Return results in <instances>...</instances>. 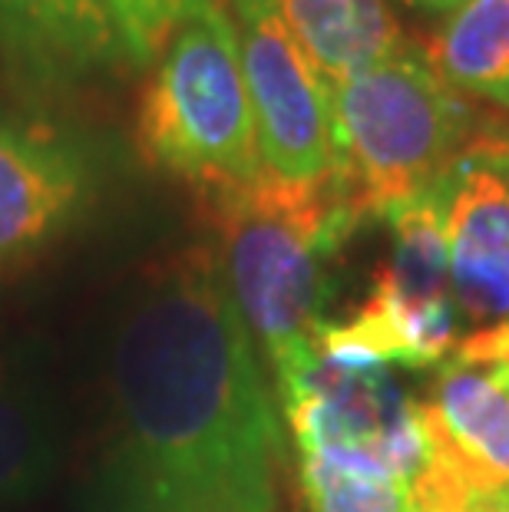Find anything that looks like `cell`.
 Instances as JSON below:
<instances>
[{
    "label": "cell",
    "instance_id": "obj_1",
    "mask_svg": "<svg viewBox=\"0 0 509 512\" xmlns=\"http://www.w3.org/2000/svg\"><path fill=\"white\" fill-rule=\"evenodd\" d=\"M110 387V512H275V407L209 242L123 311Z\"/></svg>",
    "mask_w": 509,
    "mask_h": 512
},
{
    "label": "cell",
    "instance_id": "obj_2",
    "mask_svg": "<svg viewBox=\"0 0 509 512\" xmlns=\"http://www.w3.org/2000/svg\"><path fill=\"white\" fill-rule=\"evenodd\" d=\"M212 242L232 298L288 397L321 361L324 265L361 225L364 212L334 179L291 185L265 176L242 189L205 195Z\"/></svg>",
    "mask_w": 509,
    "mask_h": 512
},
{
    "label": "cell",
    "instance_id": "obj_3",
    "mask_svg": "<svg viewBox=\"0 0 509 512\" xmlns=\"http://www.w3.org/2000/svg\"><path fill=\"white\" fill-rule=\"evenodd\" d=\"M334 185L364 215L437 189L480 149V123L433 73L424 47L400 43L384 60L328 86Z\"/></svg>",
    "mask_w": 509,
    "mask_h": 512
},
{
    "label": "cell",
    "instance_id": "obj_4",
    "mask_svg": "<svg viewBox=\"0 0 509 512\" xmlns=\"http://www.w3.org/2000/svg\"><path fill=\"white\" fill-rule=\"evenodd\" d=\"M136 146L149 166L202 195L265 176L235 34L219 0L186 20L156 57L139 96Z\"/></svg>",
    "mask_w": 509,
    "mask_h": 512
},
{
    "label": "cell",
    "instance_id": "obj_5",
    "mask_svg": "<svg viewBox=\"0 0 509 512\" xmlns=\"http://www.w3.org/2000/svg\"><path fill=\"white\" fill-rule=\"evenodd\" d=\"M391 261L348 324L324 328L321 354L341 367H440L457 347V298L450 285L440 192L430 189L384 212Z\"/></svg>",
    "mask_w": 509,
    "mask_h": 512
},
{
    "label": "cell",
    "instance_id": "obj_6",
    "mask_svg": "<svg viewBox=\"0 0 509 512\" xmlns=\"http://www.w3.org/2000/svg\"><path fill=\"white\" fill-rule=\"evenodd\" d=\"M235 34L268 176L321 185L334 172L331 100L278 0H219Z\"/></svg>",
    "mask_w": 509,
    "mask_h": 512
},
{
    "label": "cell",
    "instance_id": "obj_7",
    "mask_svg": "<svg viewBox=\"0 0 509 512\" xmlns=\"http://www.w3.org/2000/svg\"><path fill=\"white\" fill-rule=\"evenodd\" d=\"M430 466L463 496L509 489V331L463 334L417 403Z\"/></svg>",
    "mask_w": 509,
    "mask_h": 512
},
{
    "label": "cell",
    "instance_id": "obj_8",
    "mask_svg": "<svg viewBox=\"0 0 509 512\" xmlns=\"http://www.w3.org/2000/svg\"><path fill=\"white\" fill-rule=\"evenodd\" d=\"M467 334L509 331V149H473L437 185Z\"/></svg>",
    "mask_w": 509,
    "mask_h": 512
},
{
    "label": "cell",
    "instance_id": "obj_9",
    "mask_svg": "<svg viewBox=\"0 0 509 512\" xmlns=\"http://www.w3.org/2000/svg\"><path fill=\"white\" fill-rule=\"evenodd\" d=\"M0 53L30 90H70L139 67L106 0H0Z\"/></svg>",
    "mask_w": 509,
    "mask_h": 512
},
{
    "label": "cell",
    "instance_id": "obj_10",
    "mask_svg": "<svg viewBox=\"0 0 509 512\" xmlns=\"http://www.w3.org/2000/svg\"><path fill=\"white\" fill-rule=\"evenodd\" d=\"M96 192L90 156L70 136L0 119V261L50 245Z\"/></svg>",
    "mask_w": 509,
    "mask_h": 512
},
{
    "label": "cell",
    "instance_id": "obj_11",
    "mask_svg": "<svg viewBox=\"0 0 509 512\" xmlns=\"http://www.w3.org/2000/svg\"><path fill=\"white\" fill-rule=\"evenodd\" d=\"M480 123V149H509V0H463L424 47Z\"/></svg>",
    "mask_w": 509,
    "mask_h": 512
},
{
    "label": "cell",
    "instance_id": "obj_12",
    "mask_svg": "<svg viewBox=\"0 0 509 512\" xmlns=\"http://www.w3.org/2000/svg\"><path fill=\"white\" fill-rule=\"evenodd\" d=\"M60 460L53 394L27 361H0V506L24 503L50 483Z\"/></svg>",
    "mask_w": 509,
    "mask_h": 512
},
{
    "label": "cell",
    "instance_id": "obj_13",
    "mask_svg": "<svg viewBox=\"0 0 509 512\" xmlns=\"http://www.w3.org/2000/svg\"><path fill=\"white\" fill-rule=\"evenodd\" d=\"M324 86L384 60L404 37L384 0H278Z\"/></svg>",
    "mask_w": 509,
    "mask_h": 512
},
{
    "label": "cell",
    "instance_id": "obj_14",
    "mask_svg": "<svg viewBox=\"0 0 509 512\" xmlns=\"http://www.w3.org/2000/svg\"><path fill=\"white\" fill-rule=\"evenodd\" d=\"M301 453V493L311 512H417L414 486L387 466L328 450Z\"/></svg>",
    "mask_w": 509,
    "mask_h": 512
},
{
    "label": "cell",
    "instance_id": "obj_15",
    "mask_svg": "<svg viewBox=\"0 0 509 512\" xmlns=\"http://www.w3.org/2000/svg\"><path fill=\"white\" fill-rule=\"evenodd\" d=\"M116 20L123 24L129 43H133L139 67L156 63V57L166 47V40L186 24L199 17L215 0H106Z\"/></svg>",
    "mask_w": 509,
    "mask_h": 512
},
{
    "label": "cell",
    "instance_id": "obj_16",
    "mask_svg": "<svg viewBox=\"0 0 509 512\" xmlns=\"http://www.w3.org/2000/svg\"><path fill=\"white\" fill-rule=\"evenodd\" d=\"M414 506L417 512H467V496L460 493V486L450 476L427 466V473L420 476L414 489Z\"/></svg>",
    "mask_w": 509,
    "mask_h": 512
},
{
    "label": "cell",
    "instance_id": "obj_17",
    "mask_svg": "<svg viewBox=\"0 0 509 512\" xmlns=\"http://www.w3.org/2000/svg\"><path fill=\"white\" fill-rule=\"evenodd\" d=\"M467 512H509V489L506 493H486V496H470Z\"/></svg>",
    "mask_w": 509,
    "mask_h": 512
},
{
    "label": "cell",
    "instance_id": "obj_18",
    "mask_svg": "<svg viewBox=\"0 0 509 512\" xmlns=\"http://www.w3.org/2000/svg\"><path fill=\"white\" fill-rule=\"evenodd\" d=\"M410 7H417V10H424V14H437V17H447L453 14L463 0H407Z\"/></svg>",
    "mask_w": 509,
    "mask_h": 512
}]
</instances>
